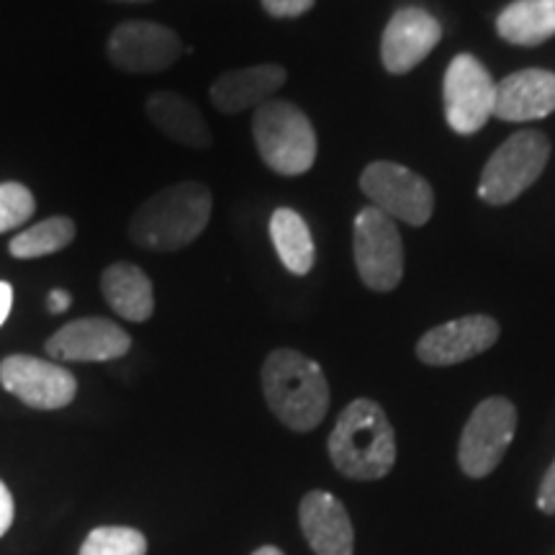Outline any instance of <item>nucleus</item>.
<instances>
[{
	"label": "nucleus",
	"instance_id": "nucleus-1",
	"mask_svg": "<svg viewBox=\"0 0 555 555\" xmlns=\"http://www.w3.org/2000/svg\"><path fill=\"white\" fill-rule=\"evenodd\" d=\"M260 380L270 412L294 433H311L327 416L330 384L317 360L281 347L266 358Z\"/></svg>",
	"mask_w": 555,
	"mask_h": 555
},
{
	"label": "nucleus",
	"instance_id": "nucleus-2",
	"mask_svg": "<svg viewBox=\"0 0 555 555\" xmlns=\"http://www.w3.org/2000/svg\"><path fill=\"white\" fill-rule=\"evenodd\" d=\"M211 191L198 180H183L157 191L137 208L129 237L137 247L176 253L196 242L211 219Z\"/></svg>",
	"mask_w": 555,
	"mask_h": 555
},
{
	"label": "nucleus",
	"instance_id": "nucleus-3",
	"mask_svg": "<svg viewBox=\"0 0 555 555\" xmlns=\"http://www.w3.org/2000/svg\"><path fill=\"white\" fill-rule=\"evenodd\" d=\"M327 448L335 468L352 481H378L397 463V435L371 399H356L343 409Z\"/></svg>",
	"mask_w": 555,
	"mask_h": 555
},
{
	"label": "nucleus",
	"instance_id": "nucleus-4",
	"mask_svg": "<svg viewBox=\"0 0 555 555\" xmlns=\"http://www.w3.org/2000/svg\"><path fill=\"white\" fill-rule=\"evenodd\" d=\"M255 144L262 163L278 176L296 178L317 159V134L309 116L288 101H268L255 111Z\"/></svg>",
	"mask_w": 555,
	"mask_h": 555
},
{
	"label": "nucleus",
	"instance_id": "nucleus-5",
	"mask_svg": "<svg viewBox=\"0 0 555 555\" xmlns=\"http://www.w3.org/2000/svg\"><path fill=\"white\" fill-rule=\"evenodd\" d=\"M547 159L551 139L543 131H517L489 157L478 183V196L491 206L512 204L543 176Z\"/></svg>",
	"mask_w": 555,
	"mask_h": 555
},
{
	"label": "nucleus",
	"instance_id": "nucleus-6",
	"mask_svg": "<svg viewBox=\"0 0 555 555\" xmlns=\"http://www.w3.org/2000/svg\"><path fill=\"white\" fill-rule=\"evenodd\" d=\"M352 253L360 281L371 291L386 294L404 278V245L397 221L378 208L365 206L352 224Z\"/></svg>",
	"mask_w": 555,
	"mask_h": 555
},
{
	"label": "nucleus",
	"instance_id": "nucleus-7",
	"mask_svg": "<svg viewBox=\"0 0 555 555\" xmlns=\"http://www.w3.org/2000/svg\"><path fill=\"white\" fill-rule=\"evenodd\" d=\"M517 433V409L509 399L491 397L481 401L463 427L457 461L463 474L483 478L494 470L509 450Z\"/></svg>",
	"mask_w": 555,
	"mask_h": 555
},
{
	"label": "nucleus",
	"instance_id": "nucleus-8",
	"mask_svg": "<svg viewBox=\"0 0 555 555\" xmlns=\"http://www.w3.org/2000/svg\"><path fill=\"white\" fill-rule=\"evenodd\" d=\"M360 189L371 198L373 208L384 211L393 221L399 219L412 227H422L435 211L433 185L404 165L386 163V159L371 163L360 176Z\"/></svg>",
	"mask_w": 555,
	"mask_h": 555
},
{
	"label": "nucleus",
	"instance_id": "nucleus-9",
	"mask_svg": "<svg viewBox=\"0 0 555 555\" xmlns=\"http://www.w3.org/2000/svg\"><path fill=\"white\" fill-rule=\"evenodd\" d=\"M442 99L448 127L463 137L476 134L494 116L496 82L474 54H457L448 65Z\"/></svg>",
	"mask_w": 555,
	"mask_h": 555
},
{
	"label": "nucleus",
	"instance_id": "nucleus-10",
	"mask_svg": "<svg viewBox=\"0 0 555 555\" xmlns=\"http://www.w3.org/2000/svg\"><path fill=\"white\" fill-rule=\"evenodd\" d=\"M0 384L21 404L54 412L65 409L78 397V380L73 373L52 360L34 356H9L0 363Z\"/></svg>",
	"mask_w": 555,
	"mask_h": 555
},
{
	"label": "nucleus",
	"instance_id": "nucleus-11",
	"mask_svg": "<svg viewBox=\"0 0 555 555\" xmlns=\"http://www.w3.org/2000/svg\"><path fill=\"white\" fill-rule=\"evenodd\" d=\"M111 65L131 75L163 73L183 54V41L155 21H124L111 31L106 44Z\"/></svg>",
	"mask_w": 555,
	"mask_h": 555
},
{
	"label": "nucleus",
	"instance_id": "nucleus-12",
	"mask_svg": "<svg viewBox=\"0 0 555 555\" xmlns=\"http://www.w3.org/2000/svg\"><path fill=\"white\" fill-rule=\"evenodd\" d=\"M44 347L47 356L57 363H108L127 356L131 337L111 319L86 317L60 327Z\"/></svg>",
	"mask_w": 555,
	"mask_h": 555
},
{
	"label": "nucleus",
	"instance_id": "nucleus-13",
	"mask_svg": "<svg viewBox=\"0 0 555 555\" xmlns=\"http://www.w3.org/2000/svg\"><path fill=\"white\" fill-rule=\"evenodd\" d=\"M499 339V322L491 317L474 314L453 319V322L440 324L429 330L425 337L416 343V358L422 363L442 367L457 365L494 347Z\"/></svg>",
	"mask_w": 555,
	"mask_h": 555
},
{
	"label": "nucleus",
	"instance_id": "nucleus-14",
	"mask_svg": "<svg viewBox=\"0 0 555 555\" xmlns=\"http://www.w3.org/2000/svg\"><path fill=\"white\" fill-rule=\"evenodd\" d=\"M442 26L433 13L422 9H401L388 21L380 39V60L391 75H404L435 50Z\"/></svg>",
	"mask_w": 555,
	"mask_h": 555
},
{
	"label": "nucleus",
	"instance_id": "nucleus-15",
	"mask_svg": "<svg viewBox=\"0 0 555 555\" xmlns=\"http://www.w3.org/2000/svg\"><path fill=\"white\" fill-rule=\"evenodd\" d=\"M301 532L317 555H352L356 532L345 504L330 491H309L298 506Z\"/></svg>",
	"mask_w": 555,
	"mask_h": 555
},
{
	"label": "nucleus",
	"instance_id": "nucleus-16",
	"mask_svg": "<svg viewBox=\"0 0 555 555\" xmlns=\"http://www.w3.org/2000/svg\"><path fill=\"white\" fill-rule=\"evenodd\" d=\"M555 111V73L519 69L496 82L494 116L502 121H538Z\"/></svg>",
	"mask_w": 555,
	"mask_h": 555
},
{
	"label": "nucleus",
	"instance_id": "nucleus-17",
	"mask_svg": "<svg viewBox=\"0 0 555 555\" xmlns=\"http://www.w3.org/2000/svg\"><path fill=\"white\" fill-rule=\"evenodd\" d=\"M288 73L281 65H255L242 69H229L221 73L217 80L211 82L214 108L221 114H240L247 108H260L262 103L273 101L278 90L286 86Z\"/></svg>",
	"mask_w": 555,
	"mask_h": 555
},
{
	"label": "nucleus",
	"instance_id": "nucleus-18",
	"mask_svg": "<svg viewBox=\"0 0 555 555\" xmlns=\"http://www.w3.org/2000/svg\"><path fill=\"white\" fill-rule=\"evenodd\" d=\"M150 121L170 137L172 142L185 144L193 150H208L211 147V129L204 119V114L191 103L185 95L170 93V90H159L152 93L147 103H144Z\"/></svg>",
	"mask_w": 555,
	"mask_h": 555
},
{
	"label": "nucleus",
	"instance_id": "nucleus-19",
	"mask_svg": "<svg viewBox=\"0 0 555 555\" xmlns=\"http://www.w3.org/2000/svg\"><path fill=\"white\" fill-rule=\"evenodd\" d=\"M101 291L108 307L127 322H147L155 311V291L150 275L131 262H114L103 270Z\"/></svg>",
	"mask_w": 555,
	"mask_h": 555
},
{
	"label": "nucleus",
	"instance_id": "nucleus-20",
	"mask_svg": "<svg viewBox=\"0 0 555 555\" xmlns=\"http://www.w3.org/2000/svg\"><path fill=\"white\" fill-rule=\"evenodd\" d=\"M496 31L509 44H543L555 37V0H515L499 13Z\"/></svg>",
	"mask_w": 555,
	"mask_h": 555
},
{
	"label": "nucleus",
	"instance_id": "nucleus-21",
	"mask_svg": "<svg viewBox=\"0 0 555 555\" xmlns=\"http://www.w3.org/2000/svg\"><path fill=\"white\" fill-rule=\"evenodd\" d=\"M270 240L283 268L294 275H307L314 268V240L309 224L294 208H275L270 217Z\"/></svg>",
	"mask_w": 555,
	"mask_h": 555
},
{
	"label": "nucleus",
	"instance_id": "nucleus-22",
	"mask_svg": "<svg viewBox=\"0 0 555 555\" xmlns=\"http://www.w3.org/2000/svg\"><path fill=\"white\" fill-rule=\"evenodd\" d=\"M78 227L69 217H50L41 224H34L26 232H21L18 237L11 240L9 253L16 260H34L44 258V255H54L60 249L73 245Z\"/></svg>",
	"mask_w": 555,
	"mask_h": 555
},
{
	"label": "nucleus",
	"instance_id": "nucleus-23",
	"mask_svg": "<svg viewBox=\"0 0 555 555\" xmlns=\"http://www.w3.org/2000/svg\"><path fill=\"white\" fill-rule=\"evenodd\" d=\"M78 555H147V538L134 527H95L88 532Z\"/></svg>",
	"mask_w": 555,
	"mask_h": 555
},
{
	"label": "nucleus",
	"instance_id": "nucleus-24",
	"mask_svg": "<svg viewBox=\"0 0 555 555\" xmlns=\"http://www.w3.org/2000/svg\"><path fill=\"white\" fill-rule=\"evenodd\" d=\"M37 211L34 193L24 183H0V234L24 224Z\"/></svg>",
	"mask_w": 555,
	"mask_h": 555
},
{
	"label": "nucleus",
	"instance_id": "nucleus-25",
	"mask_svg": "<svg viewBox=\"0 0 555 555\" xmlns=\"http://www.w3.org/2000/svg\"><path fill=\"white\" fill-rule=\"evenodd\" d=\"M260 3L273 18H296L307 13L314 0H260Z\"/></svg>",
	"mask_w": 555,
	"mask_h": 555
},
{
	"label": "nucleus",
	"instance_id": "nucleus-26",
	"mask_svg": "<svg viewBox=\"0 0 555 555\" xmlns=\"http://www.w3.org/2000/svg\"><path fill=\"white\" fill-rule=\"evenodd\" d=\"M538 506L545 515H555V457L547 466L543 481H540V494H538Z\"/></svg>",
	"mask_w": 555,
	"mask_h": 555
},
{
	"label": "nucleus",
	"instance_id": "nucleus-27",
	"mask_svg": "<svg viewBox=\"0 0 555 555\" xmlns=\"http://www.w3.org/2000/svg\"><path fill=\"white\" fill-rule=\"evenodd\" d=\"M13 515H16V504H13V494L9 486L0 481V538L11 530Z\"/></svg>",
	"mask_w": 555,
	"mask_h": 555
},
{
	"label": "nucleus",
	"instance_id": "nucleus-28",
	"mask_svg": "<svg viewBox=\"0 0 555 555\" xmlns=\"http://www.w3.org/2000/svg\"><path fill=\"white\" fill-rule=\"evenodd\" d=\"M69 304H73V298H69L67 291L62 288H54L50 291V296H47V309H50L52 314H62V311H67Z\"/></svg>",
	"mask_w": 555,
	"mask_h": 555
},
{
	"label": "nucleus",
	"instance_id": "nucleus-29",
	"mask_svg": "<svg viewBox=\"0 0 555 555\" xmlns=\"http://www.w3.org/2000/svg\"><path fill=\"white\" fill-rule=\"evenodd\" d=\"M11 307H13V286L11 283L0 281V327H3L5 319H9Z\"/></svg>",
	"mask_w": 555,
	"mask_h": 555
},
{
	"label": "nucleus",
	"instance_id": "nucleus-30",
	"mask_svg": "<svg viewBox=\"0 0 555 555\" xmlns=\"http://www.w3.org/2000/svg\"><path fill=\"white\" fill-rule=\"evenodd\" d=\"M253 555H286V553H283L281 547H275V545H262Z\"/></svg>",
	"mask_w": 555,
	"mask_h": 555
},
{
	"label": "nucleus",
	"instance_id": "nucleus-31",
	"mask_svg": "<svg viewBox=\"0 0 555 555\" xmlns=\"http://www.w3.org/2000/svg\"><path fill=\"white\" fill-rule=\"evenodd\" d=\"M124 3H147V0H124Z\"/></svg>",
	"mask_w": 555,
	"mask_h": 555
}]
</instances>
